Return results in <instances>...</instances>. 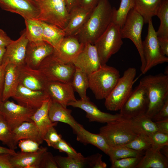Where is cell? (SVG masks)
Listing matches in <instances>:
<instances>
[{"instance_id":"ba28073f","label":"cell","mask_w":168,"mask_h":168,"mask_svg":"<svg viewBox=\"0 0 168 168\" xmlns=\"http://www.w3.org/2000/svg\"><path fill=\"white\" fill-rule=\"evenodd\" d=\"M144 24L142 17L132 9L129 12L124 25L120 28L122 39H130L138 50L141 60L140 70L142 73L144 69L146 64L142 40V32Z\"/></svg>"},{"instance_id":"d590c367","label":"cell","mask_w":168,"mask_h":168,"mask_svg":"<svg viewBox=\"0 0 168 168\" xmlns=\"http://www.w3.org/2000/svg\"><path fill=\"white\" fill-rule=\"evenodd\" d=\"M145 152L133 150L124 146L110 147L107 155L111 162L115 160L131 157L142 156Z\"/></svg>"},{"instance_id":"7dc6e473","label":"cell","mask_w":168,"mask_h":168,"mask_svg":"<svg viewBox=\"0 0 168 168\" xmlns=\"http://www.w3.org/2000/svg\"><path fill=\"white\" fill-rule=\"evenodd\" d=\"M102 155L98 153L87 157V167L91 168H106V164L102 160Z\"/></svg>"},{"instance_id":"8d00e7d4","label":"cell","mask_w":168,"mask_h":168,"mask_svg":"<svg viewBox=\"0 0 168 168\" xmlns=\"http://www.w3.org/2000/svg\"><path fill=\"white\" fill-rule=\"evenodd\" d=\"M134 2V0H120L119 8H114L112 22L122 27L129 12L133 9Z\"/></svg>"},{"instance_id":"5bb4252c","label":"cell","mask_w":168,"mask_h":168,"mask_svg":"<svg viewBox=\"0 0 168 168\" xmlns=\"http://www.w3.org/2000/svg\"><path fill=\"white\" fill-rule=\"evenodd\" d=\"M72 63L87 75L96 71L102 65L95 46L90 43L84 44Z\"/></svg>"},{"instance_id":"7a4b0ae2","label":"cell","mask_w":168,"mask_h":168,"mask_svg":"<svg viewBox=\"0 0 168 168\" xmlns=\"http://www.w3.org/2000/svg\"><path fill=\"white\" fill-rule=\"evenodd\" d=\"M141 133L132 119L123 117L101 127L99 133L110 147L123 146Z\"/></svg>"},{"instance_id":"db71d44e","label":"cell","mask_w":168,"mask_h":168,"mask_svg":"<svg viewBox=\"0 0 168 168\" xmlns=\"http://www.w3.org/2000/svg\"><path fill=\"white\" fill-rule=\"evenodd\" d=\"M160 50L162 54L168 56V40L158 38Z\"/></svg>"},{"instance_id":"7bdbcfd3","label":"cell","mask_w":168,"mask_h":168,"mask_svg":"<svg viewBox=\"0 0 168 168\" xmlns=\"http://www.w3.org/2000/svg\"><path fill=\"white\" fill-rule=\"evenodd\" d=\"M40 144L30 139H22L18 142L17 145L21 152H33L39 150Z\"/></svg>"},{"instance_id":"603a6c76","label":"cell","mask_w":168,"mask_h":168,"mask_svg":"<svg viewBox=\"0 0 168 168\" xmlns=\"http://www.w3.org/2000/svg\"><path fill=\"white\" fill-rule=\"evenodd\" d=\"M47 151L46 147H41L33 152H16L10 159L13 168H39L40 162L44 153Z\"/></svg>"},{"instance_id":"5b68a950","label":"cell","mask_w":168,"mask_h":168,"mask_svg":"<svg viewBox=\"0 0 168 168\" xmlns=\"http://www.w3.org/2000/svg\"><path fill=\"white\" fill-rule=\"evenodd\" d=\"M137 73L136 69L130 67L120 77L112 91L105 99V105L111 111L120 110L130 95Z\"/></svg>"},{"instance_id":"f546056e","label":"cell","mask_w":168,"mask_h":168,"mask_svg":"<svg viewBox=\"0 0 168 168\" xmlns=\"http://www.w3.org/2000/svg\"><path fill=\"white\" fill-rule=\"evenodd\" d=\"M41 22L43 27V41L51 45L54 49H57L66 36L63 29L54 25Z\"/></svg>"},{"instance_id":"4316f807","label":"cell","mask_w":168,"mask_h":168,"mask_svg":"<svg viewBox=\"0 0 168 168\" xmlns=\"http://www.w3.org/2000/svg\"><path fill=\"white\" fill-rule=\"evenodd\" d=\"M19 85L18 66L11 64H7L5 70L2 101L12 97L15 95Z\"/></svg>"},{"instance_id":"8992f818","label":"cell","mask_w":168,"mask_h":168,"mask_svg":"<svg viewBox=\"0 0 168 168\" xmlns=\"http://www.w3.org/2000/svg\"><path fill=\"white\" fill-rule=\"evenodd\" d=\"M39 14L37 19L64 29L69 15L63 0H34Z\"/></svg>"},{"instance_id":"ac0fdd59","label":"cell","mask_w":168,"mask_h":168,"mask_svg":"<svg viewBox=\"0 0 168 168\" xmlns=\"http://www.w3.org/2000/svg\"><path fill=\"white\" fill-rule=\"evenodd\" d=\"M18 68L19 85L32 90L44 91L48 80L38 68H33L25 64Z\"/></svg>"},{"instance_id":"f1b7e54d","label":"cell","mask_w":168,"mask_h":168,"mask_svg":"<svg viewBox=\"0 0 168 168\" xmlns=\"http://www.w3.org/2000/svg\"><path fill=\"white\" fill-rule=\"evenodd\" d=\"M161 1L134 0L133 9L142 17L144 23H148L156 15Z\"/></svg>"},{"instance_id":"74e56055","label":"cell","mask_w":168,"mask_h":168,"mask_svg":"<svg viewBox=\"0 0 168 168\" xmlns=\"http://www.w3.org/2000/svg\"><path fill=\"white\" fill-rule=\"evenodd\" d=\"M132 119L141 133L149 135L157 131L155 122L146 114Z\"/></svg>"},{"instance_id":"f5cc1de1","label":"cell","mask_w":168,"mask_h":168,"mask_svg":"<svg viewBox=\"0 0 168 168\" xmlns=\"http://www.w3.org/2000/svg\"><path fill=\"white\" fill-rule=\"evenodd\" d=\"M12 40L4 30L0 29V46L6 47Z\"/></svg>"},{"instance_id":"ab89813d","label":"cell","mask_w":168,"mask_h":168,"mask_svg":"<svg viewBox=\"0 0 168 168\" xmlns=\"http://www.w3.org/2000/svg\"><path fill=\"white\" fill-rule=\"evenodd\" d=\"M123 146L135 150L145 152L151 147V144L148 135L141 133L130 142Z\"/></svg>"},{"instance_id":"6da1fadb","label":"cell","mask_w":168,"mask_h":168,"mask_svg":"<svg viewBox=\"0 0 168 168\" xmlns=\"http://www.w3.org/2000/svg\"><path fill=\"white\" fill-rule=\"evenodd\" d=\"M114 8L109 0L100 1L85 24L75 35L81 43L94 44L112 22Z\"/></svg>"},{"instance_id":"3957f363","label":"cell","mask_w":168,"mask_h":168,"mask_svg":"<svg viewBox=\"0 0 168 168\" xmlns=\"http://www.w3.org/2000/svg\"><path fill=\"white\" fill-rule=\"evenodd\" d=\"M145 88L149 104L146 115L151 119L168 99V75L160 74L148 75L140 82Z\"/></svg>"},{"instance_id":"ee69618b","label":"cell","mask_w":168,"mask_h":168,"mask_svg":"<svg viewBox=\"0 0 168 168\" xmlns=\"http://www.w3.org/2000/svg\"><path fill=\"white\" fill-rule=\"evenodd\" d=\"M58 150L60 152L66 153L67 155L80 156H83L80 153L77 152L66 142L62 139L55 144L52 147Z\"/></svg>"},{"instance_id":"484cf974","label":"cell","mask_w":168,"mask_h":168,"mask_svg":"<svg viewBox=\"0 0 168 168\" xmlns=\"http://www.w3.org/2000/svg\"><path fill=\"white\" fill-rule=\"evenodd\" d=\"M12 131L14 142L16 146L19 141L23 139H32L40 144L44 141L40 135L39 129L32 121L24 122Z\"/></svg>"},{"instance_id":"ffe728a7","label":"cell","mask_w":168,"mask_h":168,"mask_svg":"<svg viewBox=\"0 0 168 168\" xmlns=\"http://www.w3.org/2000/svg\"><path fill=\"white\" fill-rule=\"evenodd\" d=\"M18 104L36 110L45 101L49 99L44 91L32 90L19 85L12 97Z\"/></svg>"},{"instance_id":"11a10c76","label":"cell","mask_w":168,"mask_h":168,"mask_svg":"<svg viewBox=\"0 0 168 168\" xmlns=\"http://www.w3.org/2000/svg\"><path fill=\"white\" fill-rule=\"evenodd\" d=\"M7 65L5 64H2L0 65V97L2 98Z\"/></svg>"},{"instance_id":"680465c9","label":"cell","mask_w":168,"mask_h":168,"mask_svg":"<svg viewBox=\"0 0 168 168\" xmlns=\"http://www.w3.org/2000/svg\"><path fill=\"white\" fill-rule=\"evenodd\" d=\"M5 51V47L0 46V65L2 64Z\"/></svg>"},{"instance_id":"4fadbf2b","label":"cell","mask_w":168,"mask_h":168,"mask_svg":"<svg viewBox=\"0 0 168 168\" xmlns=\"http://www.w3.org/2000/svg\"><path fill=\"white\" fill-rule=\"evenodd\" d=\"M44 91L51 101L65 107H67L70 102L77 100L71 83L48 80Z\"/></svg>"},{"instance_id":"2e32d148","label":"cell","mask_w":168,"mask_h":168,"mask_svg":"<svg viewBox=\"0 0 168 168\" xmlns=\"http://www.w3.org/2000/svg\"><path fill=\"white\" fill-rule=\"evenodd\" d=\"M68 106L84 110L86 113V117L90 122L107 123L115 121L122 116L120 114H113L101 111L89 99L77 100L69 103Z\"/></svg>"},{"instance_id":"30bf717a","label":"cell","mask_w":168,"mask_h":168,"mask_svg":"<svg viewBox=\"0 0 168 168\" xmlns=\"http://www.w3.org/2000/svg\"><path fill=\"white\" fill-rule=\"evenodd\" d=\"M148 32L144 40L142 42L145 66L142 73L145 74L155 66L168 62L167 57L161 52L156 31L152 20L148 22Z\"/></svg>"},{"instance_id":"d6986e66","label":"cell","mask_w":168,"mask_h":168,"mask_svg":"<svg viewBox=\"0 0 168 168\" xmlns=\"http://www.w3.org/2000/svg\"><path fill=\"white\" fill-rule=\"evenodd\" d=\"M84 44L81 43L75 35L65 36L58 48L54 49V55L65 64L72 62L83 48Z\"/></svg>"},{"instance_id":"52a82bcc","label":"cell","mask_w":168,"mask_h":168,"mask_svg":"<svg viewBox=\"0 0 168 168\" xmlns=\"http://www.w3.org/2000/svg\"><path fill=\"white\" fill-rule=\"evenodd\" d=\"M118 25L111 22L94 45L97 50L102 65L106 64L110 58L120 49L123 42Z\"/></svg>"},{"instance_id":"4dcf8cb0","label":"cell","mask_w":168,"mask_h":168,"mask_svg":"<svg viewBox=\"0 0 168 168\" xmlns=\"http://www.w3.org/2000/svg\"><path fill=\"white\" fill-rule=\"evenodd\" d=\"M77 140L84 145L90 144L97 147L107 155L110 148L103 137L100 133H91L83 127L81 130L80 135L77 137Z\"/></svg>"},{"instance_id":"cb8c5ba5","label":"cell","mask_w":168,"mask_h":168,"mask_svg":"<svg viewBox=\"0 0 168 168\" xmlns=\"http://www.w3.org/2000/svg\"><path fill=\"white\" fill-rule=\"evenodd\" d=\"M92 9H88L81 6L72 9L69 13V18L63 29L65 36L75 35L85 24Z\"/></svg>"},{"instance_id":"e0dca14e","label":"cell","mask_w":168,"mask_h":168,"mask_svg":"<svg viewBox=\"0 0 168 168\" xmlns=\"http://www.w3.org/2000/svg\"><path fill=\"white\" fill-rule=\"evenodd\" d=\"M0 7L17 14L24 19H37L39 14V7L34 0H0Z\"/></svg>"},{"instance_id":"bcb514c9","label":"cell","mask_w":168,"mask_h":168,"mask_svg":"<svg viewBox=\"0 0 168 168\" xmlns=\"http://www.w3.org/2000/svg\"><path fill=\"white\" fill-rule=\"evenodd\" d=\"M54 127L50 128L43 138V140L46 142L48 146L52 147L62 139L61 135L58 133Z\"/></svg>"},{"instance_id":"1f68e13d","label":"cell","mask_w":168,"mask_h":168,"mask_svg":"<svg viewBox=\"0 0 168 168\" xmlns=\"http://www.w3.org/2000/svg\"><path fill=\"white\" fill-rule=\"evenodd\" d=\"M71 84L74 91L78 93L81 99H89L86 95V90L89 87L88 75L79 68L75 67Z\"/></svg>"},{"instance_id":"d6a6232c","label":"cell","mask_w":168,"mask_h":168,"mask_svg":"<svg viewBox=\"0 0 168 168\" xmlns=\"http://www.w3.org/2000/svg\"><path fill=\"white\" fill-rule=\"evenodd\" d=\"M25 29L29 41L37 42L43 41V27L41 21L36 19H26Z\"/></svg>"},{"instance_id":"7c38bea8","label":"cell","mask_w":168,"mask_h":168,"mask_svg":"<svg viewBox=\"0 0 168 168\" xmlns=\"http://www.w3.org/2000/svg\"><path fill=\"white\" fill-rule=\"evenodd\" d=\"M36 110L8 100L0 104V113L12 131L24 122L32 121L31 117Z\"/></svg>"},{"instance_id":"816d5d0a","label":"cell","mask_w":168,"mask_h":168,"mask_svg":"<svg viewBox=\"0 0 168 168\" xmlns=\"http://www.w3.org/2000/svg\"><path fill=\"white\" fill-rule=\"evenodd\" d=\"M155 122L157 128V131L168 134V119Z\"/></svg>"},{"instance_id":"9c48e42d","label":"cell","mask_w":168,"mask_h":168,"mask_svg":"<svg viewBox=\"0 0 168 168\" xmlns=\"http://www.w3.org/2000/svg\"><path fill=\"white\" fill-rule=\"evenodd\" d=\"M38 69L48 81L71 83L75 67L72 63L62 62L52 54L44 59Z\"/></svg>"},{"instance_id":"c3c4849f","label":"cell","mask_w":168,"mask_h":168,"mask_svg":"<svg viewBox=\"0 0 168 168\" xmlns=\"http://www.w3.org/2000/svg\"><path fill=\"white\" fill-rule=\"evenodd\" d=\"M154 122L168 119V99L165 102L161 109L152 118Z\"/></svg>"},{"instance_id":"60d3db41","label":"cell","mask_w":168,"mask_h":168,"mask_svg":"<svg viewBox=\"0 0 168 168\" xmlns=\"http://www.w3.org/2000/svg\"><path fill=\"white\" fill-rule=\"evenodd\" d=\"M142 156L131 157L116 160L111 162V168H135Z\"/></svg>"},{"instance_id":"e575fe53","label":"cell","mask_w":168,"mask_h":168,"mask_svg":"<svg viewBox=\"0 0 168 168\" xmlns=\"http://www.w3.org/2000/svg\"><path fill=\"white\" fill-rule=\"evenodd\" d=\"M56 161L60 168H83L87 167V157L83 156H54Z\"/></svg>"},{"instance_id":"83f0119b","label":"cell","mask_w":168,"mask_h":168,"mask_svg":"<svg viewBox=\"0 0 168 168\" xmlns=\"http://www.w3.org/2000/svg\"><path fill=\"white\" fill-rule=\"evenodd\" d=\"M50 99L44 101L35 112L31 119L37 127L40 134L43 138L48 130L52 126H56L58 122H52L49 118L48 110Z\"/></svg>"},{"instance_id":"6f0895ef","label":"cell","mask_w":168,"mask_h":168,"mask_svg":"<svg viewBox=\"0 0 168 168\" xmlns=\"http://www.w3.org/2000/svg\"><path fill=\"white\" fill-rule=\"evenodd\" d=\"M16 153L14 150L0 146V154H8L11 155H14Z\"/></svg>"},{"instance_id":"44dd1931","label":"cell","mask_w":168,"mask_h":168,"mask_svg":"<svg viewBox=\"0 0 168 168\" xmlns=\"http://www.w3.org/2000/svg\"><path fill=\"white\" fill-rule=\"evenodd\" d=\"M54 48L43 41L37 42L29 41L25 59V64L34 68H38L46 57L53 54Z\"/></svg>"},{"instance_id":"8fae6325","label":"cell","mask_w":168,"mask_h":168,"mask_svg":"<svg viewBox=\"0 0 168 168\" xmlns=\"http://www.w3.org/2000/svg\"><path fill=\"white\" fill-rule=\"evenodd\" d=\"M149 104L147 91L140 82L133 90L130 95L120 110L123 117L132 119L146 114Z\"/></svg>"},{"instance_id":"681fc988","label":"cell","mask_w":168,"mask_h":168,"mask_svg":"<svg viewBox=\"0 0 168 168\" xmlns=\"http://www.w3.org/2000/svg\"><path fill=\"white\" fill-rule=\"evenodd\" d=\"M11 156L8 154H0V168H13L10 161Z\"/></svg>"},{"instance_id":"94428289","label":"cell","mask_w":168,"mask_h":168,"mask_svg":"<svg viewBox=\"0 0 168 168\" xmlns=\"http://www.w3.org/2000/svg\"><path fill=\"white\" fill-rule=\"evenodd\" d=\"M2 101V98L0 97V104Z\"/></svg>"},{"instance_id":"f907efd6","label":"cell","mask_w":168,"mask_h":168,"mask_svg":"<svg viewBox=\"0 0 168 168\" xmlns=\"http://www.w3.org/2000/svg\"><path fill=\"white\" fill-rule=\"evenodd\" d=\"M100 0H80V6L85 9H93Z\"/></svg>"},{"instance_id":"f35d334b","label":"cell","mask_w":168,"mask_h":168,"mask_svg":"<svg viewBox=\"0 0 168 168\" xmlns=\"http://www.w3.org/2000/svg\"><path fill=\"white\" fill-rule=\"evenodd\" d=\"M0 141L9 148L15 150L17 148L14 142L12 131L3 115L0 113Z\"/></svg>"},{"instance_id":"9a60e30c","label":"cell","mask_w":168,"mask_h":168,"mask_svg":"<svg viewBox=\"0 0 168 168\" xmlns=\"http://www.w3.org/2000/svg\"><path fill=\"white\" fill-rule=\"evenodd\" d=\"M28 42L24 29L19 38L15 40H12L6 47L2 64H11L18 67L25 64Z\"/></svg>"},{"instance_id":"7402d4cb","label":"cell","mask_w":168,"mask_h":168,"mask_svg":"<svg viewBox=\"0 0 168 168\" xmlns=\"http://www.w3.org/2000/svg\"><path fill=\"white\" fill-rule=\"evenodd\" d=\"M72 110L60 104L50 100L48 115L52 122H62L69 125L77 136L79 135L83 126L72 115Z\"/></svg>"},{"instance_id":"d4e9b609","label":"cell","mask_w":168,"mask_h":168,"mask_svg":"<svg viewBox=\"0 0 168 168\" xmlns=\"http://www.w3.org/2000/svg\"><path fill=\"white\" fill-rule=\"evenodd\" d=\"M168 158L161 148L151 147L147 149L135 168H167Z\"/></svg>"},{"instance_id":"91938a15","label":"cell","mask_w":168,"mask_h":168,"mask_svg":"<svg viewBox=\"0 0 168 168\" xmlns=\"http://www.w3.org/2000/svg\"><path fill=\"white\" fill-rule=\"evenodd\" d=\"M162 150L163 155L167 158H168V145L162 147L161 149Z\"/></svg>"},{"instance_id":"836d02e7","label":"cell","mask_w":168,"mask_h":168,"mask_svg":"<svg viewBox=\"0 0 168 168\" xmlns=\"http://www.w3.org/2000/svg\"><path fill=\"white\" fill-rule=\"evenodd\" d=\"M156 16L160 21L156 31L157 38L168 40V0H162Z\"/></svg>"},{"instance_id":"9f6ffc18","label":"cell","mask_w":168,"mask_h":168,"mask_svg":"<svg viewBox=\"0 0 168 168\" xmlns=\"http://www.w3.org/2000/svg\"><path fill=\"white\" fill-rule=\"evenodd\" d=\"M69 12L73 8L80 6V0H63Z\"/></svg>"},{"instance_id":"277c9868","label":"cell","mask_w":168,"mask_h":168,"mask_svg":"<svg viewBox=\"0 0 168 168\" xmlns=\"http://www.w3.org/2000/svg\"><path fill=\"white\" fill-rule=\"evenodd\" d=\"M116 68L105 64L88 75L89 87L97 100L105 99L120 77Z\"/></svg>"},{"instance_id":"b9f144b4","label":"cell","mask_w":168,"mask_h":168,"mask_svg":"<svg viewBox=\"0 0 168 168\" xmlns=\"http://www.w3.org/2000/svg\"><path fill=\"white\" fill-rule=\"evenodd\" d=\"M151 144V147L161 149L168 145V134L158 131L148 135Z\"/></svg>"},{"instance_id":"f6af8a7d","label":"cell","mask_w":168,"mask_h":168,"mask_svg":"<svg viewBox=\"0 0 168 168\" xmlns=\"http://www.w3.org/2000/svg\"><path fill=\"white\" fill-rule=\"evenodd\" d=\"M54 156L50 152H44L42 156L39 168H58Z\"/></svg>"}]
</instances>
